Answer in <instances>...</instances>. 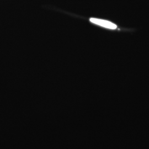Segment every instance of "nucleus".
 I'll return each mask as SVG.
<instances>
[{
  "label": "nucleus",
  "mask_w": 149,
  "mask_h": 149,
  "mask_svg": "<svg viewBox=\"0 0 149 149\" xmlns=\"http://www.w3.org/2000/svg\"><path fill=\"white\" fill-rule=\"evenodd\" d=\"M90 21L93 23L96 24L97 25H98V26H100L103 27H105V28H108V29H115L117 28V26L115 24L111 22L106 21V20L92 18H91Z\"/></svg>",
  "instance_id": "nucleus-1"
}]
</instances>
